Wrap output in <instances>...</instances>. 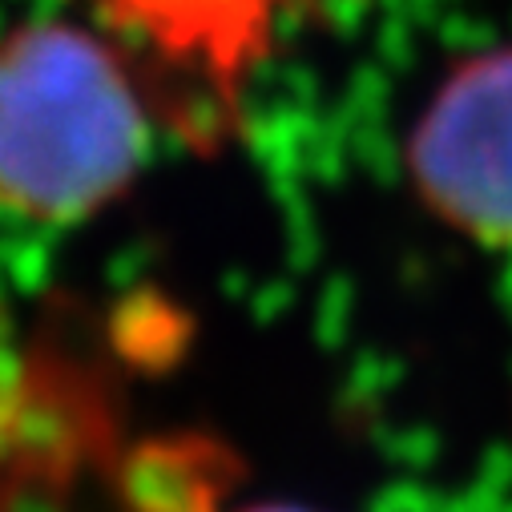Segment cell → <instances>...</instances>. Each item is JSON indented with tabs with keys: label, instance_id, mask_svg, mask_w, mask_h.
I'll return each mask as SVG.
<instances>
[{
	"label": "cell",
	"instance_id": "3",
	"mask_svg": "<svg viewBox=\"0 0 512 512\" xmlns=\"http://www.w3.org/2000/svg\"><path fill=\"white\" fill-rule=\"evenodd\" d=\"M267 0H121L158 41L182 53H206L210 61H238L250 33L263 21Z\"/></svg>",
	"mask_w": 512,
	"mask_h": 512
},
{
	"label": "cell",
	"instance_id": "2",
	"mask_svg": "<svg viewBox=\"0 0 512 512\" xmlns=\"http://www.w3.org/2000/svg\"><path fill=\"white\" fill-rule=\"evenodd\" d=\"M408 174L452 230L512 246V45L460 61L412 125Z\"/></svg>",
	"mask_w": 512,
	"mask_h": 512
},
{
	"label": "cell",
	"instance_id": "4",
	"mask_svg": "<svg viewBox=\"0 0 512 512\" xmlns=\"http://www.w3.org/2000/svg\"><path fill=\"white\" fill-rule=\"evenodd\" d=\"M238 512H311V508H299V504H250V508H238Z\"/></svg>",
	"mask_w": 512,
	"mask_h": 512
},
{
	"label": "cell",
	"instance_id": "1",
	"mask_svg": "<svg viewBox=\"0 0 512 512\" xmlns=\"http://www.w3.org/2000/svg\"><path fill=\"white\" fill-rule=\"evenodd\" d=\"M146 154V105L121 57L77 25L0 37V206L81 222L113 202Z\"/></svg>",
	"mask_w": 512,
	"mask_h": 512
}]
</instances>
